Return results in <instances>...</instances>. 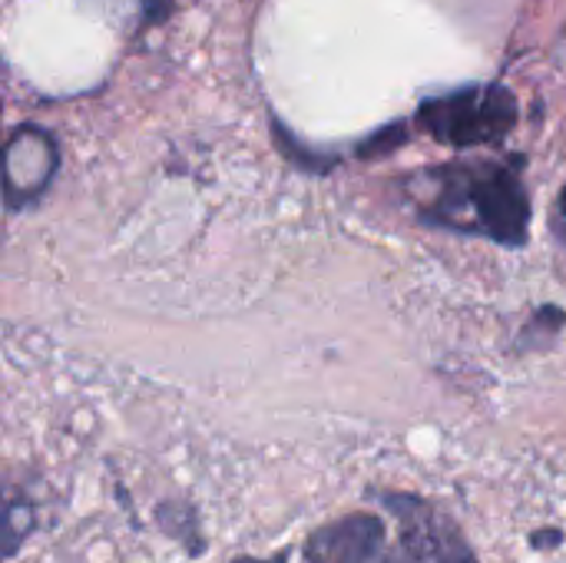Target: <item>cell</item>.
Listing matches in <instances>:
<instances>
[{
  "label": "cell",
  "mask_w": 566,
  "mask_h": 563,
  "mask_svg": "<svg viewBox=\"0 0 566 563\" xmlns=\"http://www.w3.org/2000/svg\"><path fill=\"white\" fill-rule=\"evenodd\" d=\"M418 123L454 149L484 146L504 139L517 126V100L504 83H474L421 100Z\"/></svg>",
  "instance_id": "obj_2"
},
{
  "label": "cell",
  "mask_w": 566,
  "mask_h": 563,
  "mask_svg": "<svg viewBox=\"0 0 566 563\" xmlns=\"http://www.w3.org/2000/svg\"><path fill=\"white\" fill-rule=\"evenodd\" d=\"M305 563H385L388 531L378 514H345L315 528L302 544Z\"/></svg>",
  "instance_id": "obj_4"
},
{
  "label": "cell",
  "mask_w": 566,
  "mask_h": 563,
  "mask_svg": "<svg viewBox=\"0 0 566 563\" xmlns=\"http://www.w3.org/2000/svg\"><path fill=\"white\" fill-rule=\"evenodd\" d=\"M169 10H172V0H143V13H146V20H153V23L166 20Z\"/></svg>",
  "instance_id": "obj_8"
},
{
  "label": "cell",
  "mask_w": 566,
  "mask_h": 563,
  "mask_svg": "<svg viewBox=\"0 0 566 563\" xmlns=\"http://www.w3.org/2000/svg\"><path fill=\"white\" fill-rule=\"evenodd\" d=\"M56 173V146L43 129H17L7 143V202H33Z\"/></svg>",
  "instance_id": "obj_5"
},
{
  "label": "cell",
  "mask_w": 566,
  "mask_h": 563,
  "mask_svg": "<svg viewBox=\"0 0 566 563\" xmlns=\"http://www.w3.org/2000/svg\"><path fill=\"white\" fill-rule=\"evenodd\" d=\"M428 199L421 219L438 229L488 236L501 246H524L531 232V199L517 166L451 163L424 176Z\"/></svg>",
  "instance_id": "obj_1"
},
{
  "label": "cell",
  "mask_w": 566,
  "mask_h": 563,
  "mask_svg": "<svg viewBox=\"0 0 566 563\" xmlns=\"http://www.w3.org/2000/svg\"><path fill=\"white\" fill-rule=\"evenodd\" d=\"M7 521H3V548H7V557H13L17 554V548H20V541L30 534V521H33V514H30V508H27V501H23V508L10 498L7 501V514H3Z\"/></svg>",
  "instance_id": "obj_6"
},
{
  "label": "cell",
  "mask_w": 566,
  "mask_h": 563,
  "mask_svg": "<svg viewBox=\"0 0 566 563\" xmlns=\"http://www.w3.org/2000/svg\"><path fill=\"white\" fill-rule=\"evenodd\" d=\"M378 501L398 521V548L385 563H478L464 531L431 501L401 491H381Z\"/></svg>",
  "instance_id": "obj_3"
},
{
  "label": "cell",
  "mask_w": 566,
  "mask_h": 563,
  "mask_svg": "<svg viewBox=\"0 0 566 563\" xmlns=\"http://www.w3.org/2000/svg\"><path fill=\"white\" fill-rule=\"evenodd\" d=\"M398 143H405V126H391V129H385V133H375L365 146H361V156H378V153H385V149H395Z\"/></svg>",
  "instance_id": "obj_7"
},
{
  "label": "cell",
  "mask_w": 566,
  "mask_h": 563,
  "mask_svg": "<svg viewBox=\"0 0 566 563\" xmlns=\"http://www.w3.org/2000/svg\"><path fill=\"white\" fill-rule=\"evenodd\" d=\"M229 563H289V551H279V554H272V557H239V561Z\"/></svg>",
  "instance_id": "obj_10"
},
{
  "label": "cell",
  "mask_w": 566,
  "mask_h": 563,
  "mask_svg": "<svg viewBox=\"0 0 566 563\" xmlns=\"http://www.w3.org/2000/svg\"><path fill=\"white\" fill-rule=\"evenodd\" d=\"M560 216H564V222H566V189L560 192Z\"/></svg>",
  "instance_id": "obj_11"
},
{
  "label": "cell",
  "mask_w": 566,
  "mask_h": 563,
  "mask_svg": "<svg viewBox=\"0 0 566 563\" xmlns=\"http://www.w3.org/2000/svg\"><path fill=\"white\" fill-rule=\"evenodd\" d=\"M560 541H564L560 531H537V534H531V548H534V551H551V548H557Z\"/></svg>",
  "instance_id": "obj_9"
}]
</instances>
